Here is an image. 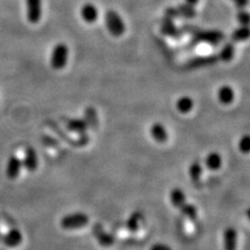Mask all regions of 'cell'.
I'll list each match as a JSON object with an SVG mask.
<instances>
[{"mask_svg": "<svg viewBox=\"0 0 250 250\" xmlns=\"http://www.w3.org/2000/svg\"><path fill=\"white\" fill-rule=\"evenodd\" d=\"M183 32L181 29H179L173 22V19L166 17L162 20L161 21V33L165 36L171 37L173 39L178 40L182 36H183Z\"/></svg>", "mask_w": 250, "mask_h": 250, "instance_id": "ba28073f", "label": "cell"}, {"mask_svg": "<svg viewBox=\"0 0 250 250\" xmlns=\"http://www.w3.org/2000/svg\"><path fill=\"white\" fill-rule=\"evenodd\" d=\"M88 223V215L83 212H75L64 216L61 221V226L65 230H73L84 227Z\"/></svg>", "mask_w": 250, "mask_h": 250, "instance_id": "277c9868", "label": "cell"}, {"mask_svg": "<svg viewBox=\"0 0 250 250\" xmlns=\"http://www.w3.org/2000/svg\"><path fill=\"white\" fill-rule=\"evenodd\" d=\"M85 112L91 116V118H88V119H84L85 120V122L87 123V125H95V123L96 124H98V118H97V114H96V111L93 109V108H91V107H88V108H86V110H85Z\"/></svg>", "mask_w": 250, "mask_h": 250, "instance_id": "83f0119b", "label": "cell"}, {"mask_svg": "<svg viewBox=\"0 0 250 250\" xmlns=\"http://www.w3.org/2000/svg\"><path fill=\"white\" fill-rule=\"evenodd\" d=\"M150 134L152 138L159 143H164L168 139V132L165 126L161 123H155L151 125Z\"/></svg>", "mask_w": 250, "mask_h": 250, "instance_id": "4fadbf2b", "label": "cell"}, {"mask_svg": "<svg viewBox=\"0 0 250 250\" xmlns=\"http://www.w3.org/2000/svg\"><path fill=\"white\" fill-rule=\"evenodd\" d=\"M93 235L96 237L99 244L105 248L112 246L115 242L113 234L106 232L101 224H97L93 226Z\"/></svg>", "mask_w": 250, "mask_h": 250, "instance_id": "52a82bcc", "label": "cell"}, {"mask_svg": "<svg viewBox=\"0 0 250 250\" xmlns=\"http://www.w3.org/2000/svg\"><path fill=\"white\" fill-rule=\"evenodd\" d=\"M237 21L242 26H249L250 24V14L246 10H241L237 14Z\"/></svg>", "mask_w": 250, "mask_h": 250, "instance_id": "4316f807", "label": "cell"}, {"mask_svg": "<svg viewBox=\"0 0 250 250\" xmlns=\"http://www.w3.org/2000/svg\"><path fill=\"white\" fill-rule=\"evenodd\" d=\"M189 176L191 181L196 185L198 186L200 184V179H201V175L203 172V169H202V165L199 161H194L190 166H189Z\"/></svg>", "mask_w": 250, "mask_h": 250, "instance_id": "ac0fdd59", "label": "cell"}, {"mask_svg": "<svg viewBox=\"0 0 250 250\" xmlns=\"http://www.w3.org/2000/svg\"><path fill=\"white\" fill-rule=\"evenodd\" d=\"M217 98L222 104L229 105L234 100V91L230 85L225 84L218 90Z\"/></svg>", "mask_w": 250, "mask_h": 250, "instance_id": "9a60e30c", "label": "cell"}, {"mask_svg": "<svg viewBox=\"0 0 250 250\" xmlns=\"http://www.w3.org/2000/svg\"><path fill=\"white\" fill-rule=\"evenodd\" d=\"M22 167V161L16 155H12L9 157V161L7 163V169H6V174L8 178H17Z\"/></svg>", "mask_w": 250, "mask_h": 250, "instance_id": "9c48e42d", "label": "cell"}, {"mask_svg": "<svg viewBox=\"0 0 250 250\" xmlns=\"http://www.w3.org/2000/svg\"><path fill=\"white\" fill-rule=\"evenodd\" d=\"M165 16L170 19H193L197 16V11L194 6L188 3H183L175 8H168L165 10Z\"/></svg>", "mask_w": 250, "mask_h": 250, "instance_id": "5b68a950", "label": "cell"}, {"mask_svg": "<svg viewBox=\"0 0 250 250\" xmlns=\"http://www.w3.org/2000/svg\"><path fill=\"white\" fill-rule=\"evenodd\" d=\"M199 2V0H186V3H188V4H190V5H192V6H196L197 3Z\"/></svg>", "mask_w": 250, "mask_h": 250, "instance_id": "4dcf8cb0", "label": "cell"}, {"mask_svg": "<svg viewBox=\"0 0 250 250\" xmlns=\"http://www.w3.org/2000/svg\"><path fill=\"white\" fill-rule=\"evenodd\" d=\"M250 28L249 26H240L233 30V32L231 35L233 42H243L247 41L250 38Z\"/></svg>", "mask_w": 250, "mask_h": 250, "instance_id": "7402d4cb", "label": "cell"}, {"mask_svg": "<svg viewBox=\"0 0 250 250\" xmlns=\"http://www.w3.org/2000/svg\"><path fill=\"white\" fill-rule=\"evenodd\" d=\"M206 166L211 170H219L222 167L223 159L218 152H210L205 160Z\"/></svg>", "mask_w": 250, "mask_h": 250, "instance_id": "e0dca14e", "label": "cell"}, {"mask_svg": "<svg viewBox=\"0 0 250 250\" xmlns=\"http://www.w3.org/2000/svg\"><path fill=\"white\" fill-rule=\"evenodd\" d=\"M150 250H172L170 249V247L165 245V244H161V243H158V244H155L153 245Z\"/></svg>", "mask_w": 250, "mask_h": 250, "instance_id": "f1b7e54d", "label": "cell"}, {"mask_svg": "<svg viewBox=\"0 0 250 250\" xmlns=\"http://www.w3.org/2000/svg\"><path fill=\"white\" fill-rule=\"evenodd\" d=\"M190 32L193 33V41L195 43H200V42H205L208 44L211 45H217L221 41H223L224 38V35L220 32V31H214V30H207V31H202V30H197V31H193L189 27Z\"/></svg>", "mask_w": 250, "mask_h": 250, "instance_id": "3957f363", "label": "cell"}, {"mask_svg": "<svg viewBox=\"0 0 250 250\" xmlns=\"http://www.w3.org/2000/svg\"><path fill=\"white\" fill-rule=\"evenodd\" d=\"M26 16L29 22L36 24L42 16V0H25Z\"/></svg>", "mask_w": 250, "mask_h": 250, "instance_id": "8992f818", "label": "cell"}, {"mask_svg": "<svg viewBox=\"0 0 250 250\" xmlns=\"http://www.w3.org/2000/svg\"><path fill=\"white\" fill-rule=\"evenodd\" d=\"M218 57L216 56H207V57H199L193 61H191L190 62V67H199V66H205V65H210L213 63L217 62L218 61Z\"/></svg>", "mask_w": 250, "mask_h": 250, "instance_id": "603a6c76", "label": "cell"}, {"mask_svg": "<svg viewBox=\"0 0 250 250\" xmlns=\"http://www.w3.org/2000/svg\"><path fill=\"white\" fill-rule=\"evenodd\" d=\"M142 218H143V215L138 211L131 215L127 221V227L129 228V230L132 232H135L139 227V223L142 220Z\"/></svg>", "mask_w": 250, "mask_h": 250, "instance_id": "cb8c5ba5", "label": "cell"}, {"mask_svg": "<svg viewBox=\"0 0 250 250\" xmlns=\"http://www.w3.org/2000/svg\"><path fill=\"white\" fill-rule=\"evenodd\" d=\"M22 164L29 171H35L38 167V157L34 147L29 146L25 150V156Z\"/></svg>", "mask_w": 250, "mask_h": 250, "instance_id": "7c38bea8", "label": "cell"}, {"mask_svg": "<svg viewBox=\"0 0 250 250\" xmlns=\"http://www.w3.org/2000/svg\"><path fill=\"white\" fill-rule=\"evenodd\" d=\"M66 127L69 131H71L72 133H76V134H83L85 133V131L87 130V123L85 122L84 119H71L67 122Z\"/></svg>", "mask_w": 250, "mask_h": 250, "instance_id": "5bb4252c", "label": "cell"}, {"mask_svg": "<svg viewBox=\"0 0 250 250\" xmlns=\"http://www.w3.org/2000/svg\"><path fill=\"white\" fill-rule=\"evenodd\" d=\"M235 48L232 43H226L220 51L218 59H220L224 62H230L234 57Z\"/></svg>", "mask_w": 250, "mask_h": 250, "instance_id": "44dd1931", "label": "cell"}, {"mask_svg": "<svg viewBox=\"0 0 250 250\" xmlns=\"http://www.w3.org/2000/svg\"><path fill=\"white\" fill-rule=\"evenodd\" d=\"M250 135L246 134L244 136H242L239 144H238V147H239V150L242 153H249L250 152Z\"/></svg>", "mask_w": 250, "mask_h": 250, "instance_id": "484cf974", "label": "cell"}, {"mask_svg": "<svg viewBox=\"0 0 250 250\" xmlns=\"http://www.w3.org/2000/svg\"><path fill=\"white\" fill-rule=\"evenodd\" d=\"M0 240L9 248H16L22 242V234L17 229H11L4 235H0Z\"/></svg>", "mask_w": 250, "mask_h": 250, "instance_id": "8fae6325", "label": "cell"}, {"mask_svg": "<svg viewBox=\"0 0 250 250\" xmlns=\"http://www.w3.org/2000/svg\"><path fill=\"white\" fill-rule=\"evenodd\" d=\"M232 1L240 9L245 8L249 4V0H232Z\"/></svg>", "mask_w": 250, "mask_h": 250, "instance_id": "f546056e", "label": "cell"}, {"mask_svg": "<svg viewBox=\"0 0 250 250\" xmlns=\"http://www.w3.org/2000/svg\"><path fill=\"white\" fill-rule=\"evenodd\" d=\"M99 9L92 3L84 4L81 9L82 19L87 23L96 22L99 19Z\"/></svg>", "mask_w": 250, "mask_h": 250, "instance_id": "30bf717a", "label": "cell"}, {"mask_svg": "<svg viewBox=\"0 0 250 250\" xmlns=\"http://www.w3.org/2000/svg\"><path fill=\"white\" fill-rule=\"evenodd\" d=\"M224 250H235L237 244V232L232 228L228 227L225 229L224 234Z\"/></svg>", "mask_w": 250, "mask_h": 250, "instance_id": "2e32d148", "label": "cell"}, {"mask_svg": "<svg viewBox=\"0 0 250 250\" xmlns=\"http://www.w3.org/2000/svg\"><path fill=\"white\" fill-rule=\"evenodd\" d=\"M170 201L175 208H180L182 206L187 203V197L185 192L180 188H174L170 192Z\"/></svg>", "mask_w": 250, "mask_h": 250, "instance_id": "d6986e66", "label": "cell"}, {"mask_svg": "<svg viewBox=\"0 0 250 250\" xmlns=\"http://www.w3.org/2000/svg\"><path fill=\"white\" fill-rule=\"evenodd\" d=\"M105 23L108 33L111 36L120 37L125 34V22L120 14L115 10L108 9L105 13Z\"/></svg>", "mask_w": 250, "mask_h": 250, "instance_id": "6da1fadb", "label": "cell"}, {"mask_svg": "<svg viewBox=\"0 0 250 250\" xmlns=\"http://www.w3.org/2000/svg\"><path fill=\"white\" fill-rule=\"evenodd\" d=\"M194 107V100L188 96L181 97L176 102V108L179 112L187 114L190 112Z\"/></svg>", "mask_w": 250, "mask_h": 250, "instance_id": "ffe728a7", "label": "cell"}, {"mask_svg": "<svg viewBox=\"0 0 250 250\" xmlns=\"http://www.w3.org/2000/svg\"><path fill=\"white\" fill-rule=\"evenodd\" d=\"M69 59V47L64 43H59L54 46L50 65L54 70H62L68 62Z\"/></svg>", "mask_w": 250, "mask_h": 250, "instance_id": "7a4b0ae2", "label": "cell"}, {"mask_svg": "<svg viewBox=\"0 0 250 250\" xmlns=\"http://www.w3.org/2000/svg\"><path fill=\"white\" fill-rule=\"evenodd\" d=\"M179 209L182 211L183 214L188 216L191 221H195L197 219V208L193 205V204H189V203L187 202L186 204L182 206Z\"/></svg>", "mask_w": 250, "mask_h": 250, "instance_id": "d4e9b609", "label": "cell"}]
</instances>
